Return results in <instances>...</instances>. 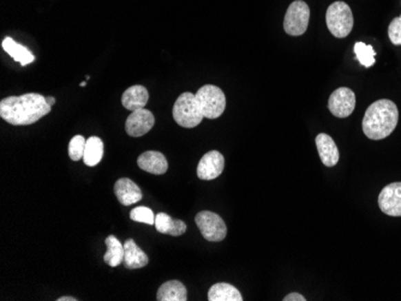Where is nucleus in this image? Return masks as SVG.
I'll use <instances>...</instances> for the list:
<instances>
[{
	"mask_svg": "<svg viewBox=\"0 0 401 301\" xmlns=\"http://www.w3.org/2000/svg\"><path fill=\"white\" fill-rule=\"evenodd\" d=\"M114 194L117 196L119 203L129 207L131 204L137 203L142 200V191L129 178H121L114 185Z\"/></svg>",
	"mask_w": 401,
	"mask_h": 301,
	"instance_id": "nucleus-13",
	"label": "nucleus"
},
{
	"mask_svg": "<svg viewBox=\"0 0 401 301\" xmlns=\"http://www.w3.org/2000/svg\"><path fill=\"white\" fill-rule=\"evenodd\" d=\"M58 301H76L77 299L76 298L72 297H61L59 299H56Z\"/></svg>",
	"mask_w": 401,
	"mask_h": 301,
	"instance_id": "nucleus-28",
	"label": "nucleus"
},
{
	"mask_svg": "<svg viewBox=\"0 0 401 301\" xmlns=\"http://www.w3.org/2000/svg\"><path fill=\"white\" fill-rule=\"evenodd\" d=\"M209 301H242L243 297L237 288L229 283H216L208 292Z\"/></svg>",
	"mask_w": 401,
	"mask_h": 301,
	"instance_id": "nucleus-20",
	"label": "nucleus"
},
{
	"mask_svg": "<svg viewBox=\"0 0 401 301\" xmlns=\"http://www.w3.org/2000/svg\"><path fill=\"white\" fill-rule=\"evenodd\" d=\"M52 106L40 94L10 96L0 102V116L11 125H32L51 112Z\"/></svg>",
	"mask_w": 401,
	"mask_h": 301,
	"instance_id": "nucleus-1",
	"label": "nucleus"
},
{
	"mask_svg": "<svg viewBox=\"0 0 401 301\" xmlns=\"http://www.w3.org/2000/svg\"><path fill=\"white\" fill-rule=\"evenodd\" d=\"M316 147L321 161L327 167H334L339 163V149L331 136L327 134H320L316 137Z\"/></svg>",
	"mask_w": 401,
	"mask_h": 301,
	"instance_id": "nucleus-14",
	"label": "nucleus"
},
{
	"mask_svg": "<svg viewBox=\"0 0 401 301\" xmlns=\"http://www.w3.org/2000/svg\"><path fill=\"white\" fill-rule=\"evenodd\" d=\"M148 256L136 245L132 239H127L124 242V262L126 269H140L148 264Z\"/></svg>",
	"mask_w": 401,
	"mask_h": 301,
	"instance_id": "nucleus-16",
	"label": "nucleus"
},
{
	"mask_svg": "<svg viewBox=\"0 0 401 301\" xmlns=\"http://www.w3.org/2000/svg\"><path fill=\"white\" fill-rule=\"evenodd\" d=\"M46 101L50 106H53V105L56 103V98H52V96H48V98H46Z\"/></svg>",
	"mask_w": 401,
	"mask_h": 301,
	"instance_id": "nucleus-29",
	"label": "nucleus"
},
{
	"mask_svg": "<svg viewBox=\"0 0 401 301\" xmlns=\"http://www.w3.org/2000/svg\"><path fill=\"white\" fill-rule=\"evenodd\" d=\"M388 37L391 39L393 45L400 46L401 45V16L393 19L388 27Z\"/></svg>",
	"mask_w": 401,
	"mask_h": 301,
	"instance_id": "nucleus-26",
	"label": "nucleus"
},
{
	"mask_svg": "<svg viewBox=\"0 0 401 301\" xmlns=\"http://www.w3.org/2000/svg\"><path fill=\"white\" fill-rule=\"evenodd\" d=\"M1 45H3L4 51L9 56H12L14 61H19L21 65H28L35 61V56L27 47L22 46L19 42L14 41L11 37H5Z\"/></svg>",
	"mask_w": 401,
	"mask_h": 301,
	"instance_id": "nucleus-19",
	"label": "nucleus"
},
{
	"mask_svg": "<svg viewBox=\"0 0 401 301\" xmlns=\"http://www.w3.org/2000/svg\"><path fill=\"white\" fill-rule=\"evenodd\" d=\"M155 228L163 234L172 236H181L187 232V225L182 220H174L169 215L160 213L155 216Z\"/></svg>",
	"mask_w": 401,
	"mask_h": 301,
	"instance_id": "nucleus-17",
	"label": "nucleus"
},
{
	"mask_svg": "<svg viewBox=\"0 0 401 301\" xmlns=\"http://www.w3.org/2000/svg\"><path fill=\"white\" fill-rule=\"evenodd\" d=\"M130 218L136 222L147 223V225H154L155 216L152 209L147 207H137L132 209L130 213Z\"/></svg>",
	"mask_w": 401,
	"mask_h": 301,
	"instance_id": "nucleus-25",
	"label": "nucleus"
},
{
	"mask_svg": "<svg viewBox=\"0 0 401 301\" xmlns=\"http://www.w3.org/2000/svg\"><path fill=\"white\" fill-rule=\"evenodd\" d=\"M195 222L205 240L218 242V241L224 240L226 238V234H227L226 223L218 214L208 211V210L200 211L197 214Z\"/></svg>",
	"mask_w": 401,
	"mask_h": 301,
	"instance_id": "nucleus-7",
	"label": "nucleus"
},
{
	"mask_svg": "<svg viewBox=\"0 0 401 301\" xmlns=\"http://www.w3.org/2000/svg\"><path fill=\"white\" fill-rule=\"evenodd\" d=\"M148 100H150V93L143 85H132L130 88L126 89L121 96L123 106L131 112L145 108Z\"/></svg>",
	"mask_w": 401,
	"mask_h": 301,
	"instance_id": "nucleus-15",
	"label": "nucleus"
},
{
	"mask_svg": "<svg viewBox=\"0 0 401 301\" xmlns=\"http://www.w3.org/2000/svg\"><path fill=\"white\" fill-rule=\"evenodd\" d=\"M399 121V111L394 102L387 98L373 102L364 114L363 132L373 141L387 138L395 130Z\"/></svg>",
	"mask_w": 401,
	"mask_h": 301,
	"instance_id": "nucleus-2",
	"label": "nucleus"
},
{
	"mask_svg": "<svg viewBox=\"0 0 401 301\" xmlns=\"http://www.w3.org/2000/svg\"><path fill=\"white\" fill-rule=\"evenodd\" d=\"M137 165L142 171L148 172L155 176L165 174L168 169L167 160L159 152H145L137 158Z\"/></svg>",
	"mask_w": 401,
	"mask_h": 301,
	"instance_id": "nucleus-12",
	"label": "nucleus"
},
{
	"mask_svg": "<svg viewBox=\"0 0 401 301\" xmlns=\"http://www.w3.org/2000/svg\"><path fill=\"white\" fill-rule=\"evenodd\" d=\"M159 301H187V291L181 281L171 280L161 284L156 294Z\"/></svg>",
	"mask_w": 401,
	"mask_h": 301,
	"instance_id": "nucleus-18",
	"label": "nucleus"
},
{
	"mask_svg": "<svg viewBox=\"0 0 401 301\" xmlns=\"http://www.w3.org/2000/svg\"><path fill=\"white\" fill-rule=\"evenodd\" d=\"M103 142L99 137H89L85 144V150H84L83 161L84 165L89 167H94L99 165V163L103 160Z\"/></svg>",
	"mask_w": 401,
	"mask_h": 301,
	"instance_id": "nucleus-22",
	"label": "nucleus"
},
{
	"mask_svg": "<svg viewBox=\"0 0 401 301\" xmlns=\"http://www.w3.org/2000/svg\"><path fill=\"white\" fill-rule=\"evenodd\" d=\"M173 118L178 125L187 129H192L200 125L205 116L200 111L196 95L183 93L173 106Z\"/></svg>",
	"mask_w": 401,
	"mask_h": 301,
	"instance_id": "nucleus-4",
	"label": "nucleus"
},
{
	"mask_svg": "<svg viewBox=\"0 0 401 301\" xmlns=\"http://www.w3.org/2000/svg\"><path fill=\"white\" fill-rule=\"evenodd\" d=\"M155 124V118L152 112L141 108L131 112L125 121L126 134L131 137H142L148 134Z\"/></svg>",
	"mask_w": 401,
	"mask_h": 301,
	"instance_id": "nucleus-9",
	"label": "nucleus"
},
{
	"mask_svg": "<svg viewBox=\"0 0 401 301\" xmlns=\"http://www.w3.org/2000/svg\"><path fill=\"white\" fill-rule=\"evenodd\" d=\"M305 297H303L302 294H299V293H291L289 295H286L284 298V301H305Z\"/></svg>",
	"mask_w": 401,
	"mask_h": 301,
	"instance_id": "nucleus-27",
	"label": "nucleus"
},
{
	"mask_svg": "<svg viewBox=\"0 0 401 301\" xmlns=\"http://www.w3.org/2000/svg\"><path fill=\"white\" fill-rule=\"evenodd\" d=\"M326 23L331 35L338 39L347 37L355 24L350 6L345 1H334L327 9Z\"/></svg>",
	"mask_w": 401,
	"mask_h": 301,
	"instance_id": "nucleus-3",
	"label": "nucleus"
},
{
	"mask_svg": "<svg viewBox=\"0 0 401 301\" xmlns=\"http://www.w3.org/2000/svg\"><path fill=\"white\" fill-rule=\"evenodd\" d=\"M400 16H401V14H400Z\"/></svg>",
	"mask_w": 401,
	"mask_h": 301,
	"instance_id": "nucleus-31",
	"label": "nucleus"
},
{
	"mask_svg": "<svg viewBox=\"0 0 401 301\" xmlns=\"http://www.w3.org/2000/svg\"><path fill=\"white\" fill-rule=\"evenodd\" d=\"M225 168V158L223 154L212 150L203 155L197 166V176L200 180H213L223 173Z\"/></svg>",
	"mask_w": 401,
	"mask_h": 301,
	"instance_id": "nucleus-10",
	"label": "nucleus"
},
{
	"mask_svg": "<svg viewBox=\"0 0 401 301\" xmlns=\"http://www.w3.org/2000/svg\"><path fill=\"white\" fill-rule=\"evenodd\" d=\"M356 56L364 68H371L375 64L376 52L371 45H367L364 42H357L353 47Z\"/></svg>",
	"mask_w": 401,
	"mask_h": 301,
	"instance_id": "nucleus-23",
	"label": "nucleus"
},
{
	"mask_svg": "<svg viewBox=\"0 0 401 301\" xmlns=\"http://www.w3.org/2000/svg\"><path fill=\"white\" fill-rule=\"evenodd\" d=\"M80 85L81 87H85V85H87V82L84 81V82H82V83H81Z\"/></svg>",
	"mask_w": 401,
	"mask_h": 301,
	"instance_id": "nucleus-30",
	"label": "nucleus"
},
{
	"mask_svg": "<svg viewBox=\"0 0 401 301\" xmlns=\"http://www.w3.org/2000/svg\"><path fill=\"white\" fill-rule=\"evenodd\" d=\"M378 207L388 216H401V183H392L381 191Z\"/></svg>",
	"mask_w": 401,
	"mask_h": 301,
	"instance_id": "nucleus-11",
	"label": "nucleus"
},
{
	"mask_svg": "<svg viewBox=\"0 0 401 301\" xmlns=\"http://www.w3.org/2000/svg\"><path fill=\"white\" fill-rule=\"evenodd\" d=\"M195 95L205 118L216 119L224 113L226 108V96L219 87L213 84H205L198 89Z\"/></svg>",
	"mask_w": 401,
	"mask_h": 301,
	"instance_id": "nucleus-5",
	"label": "nucleus"
},
{
	"mask_svg": "<svg viewBox=\"0 0 401 301\" xmlns=\"http://www.w3.org/2000/svg\"><path fill=\"white\" fill-rule=\"evenodd\" d=\"M309 19H310L309 5L303 0H296L291 3L285 14V32L291 37L303 35L308 29Z\"/></svg>",
	"mask_w": 401,
	"mask_h": 301,
	"instance_id": "nucleus-6",
	"label": "nucleus"
},
{
	"mask_svg": "<svg viewBox=\"0 0 401 301\" xmlns=\"http://www.w3.org/2000/svg\"><path fill=\"white\" fill-rule=\"evenodd\" d=\"M105 244L107 246V251L103 256L105 263L112 268L121 265L124 262V245H121V241L114 236H107Z\"/></svg>",
	"mask_w": 401,
	"mask_h": 301,
	"instance_id": "nucleus-21",
	"label": "nucleus"
},
{
	"mask_svg": "<svg viewBox=\"0 0 401 301\" xmlns=\"http://www.w3.org/2000/svg\"><path fill=\"white\" fill-rule=\"evenodd\" d=\"M356 107V95L353 90L346 87L338 88L331 93L328 101V108L331 114L338 118L350 116Z\"/></svg>",
	"mask_w": 401,
	"mask_h": 301,
	"instance_id": "nucleus-8",
	"label": "nucleus"
},
{
	"mask_svg": "<svg viewBox=\"0 0 401 301\" xmlns=\"http://www.w3.org/2000/svg\"><path fill=\"white\" fill-rule=\"evenodd\" d=\"M85 144H87V139L81 134H77L71 139L69 144V156L72 161H80L81 158H83Z\"/></svg>",
	"mask_w": 401,
	"mask_h": 301,
	"instance_id": "nucleus-24",
	"label": "nucleus"
}]
</instances>
